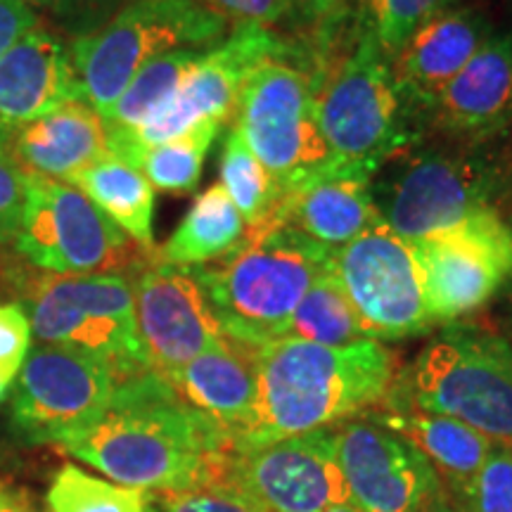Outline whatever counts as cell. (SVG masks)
Listing matches in <instances>:
<instances>
[{
    "label": "cell",
    "mask_w": 512,
    "mask_h": 512,
    "mask_svg": "<svg viewBox=\"0 0 512 512\" xmlns=\"http://www.w3.org/2000/svg\"><path fill=\"white\" fill-rule=\"evenodd\" d=\"M292 46L266 27H233L200 57L162 112L124 138H110V152L136 164L145 147L166 143L202 124L226 126L238 107L242 86L261 62L290 53Z\"/></svg>",
    "instance_id": "obj_11"
},
{
    "label": "cell",
    "mask_w": 512,
    "mask_h": 512,
    "mask_svg": "<svg viewBox=\"0 0 512 512\" xmlns=\"http://www.w3.org/2000/svg\"><path fill=\"white\" fill-rule=\"evenodd\" d=\"M351 0H292V24L311 31L316 38V55H325L335 46V36L349 12Z\"/></svg>",
    "instance_id": "obj_36"
},
{
    "label": "cell",
    "mask_w": 512,
    "mask_h": 512,
    "mask_svg": "<svg viewBox=\"0 0 512 512\" xmlns=\"http://www.w3.org/2000/svg\"><path fill=\"white\" fill-rule=\"evenodd\" d=\"M5 150L24 174L69 181L110 155V131L105 117L79 98L19 128Z\"/></svg>",
    "instance_id": "obj_22"
},
{
    "label": "cell",
    "mask_w": 512,
    "mask_h": 512,
    "mask_svg": "<svg viewBox=\"0 0 512 512\" xmlns=\"http://www.w3.org/2000/svg\"><path fill=\"white\" fill-rule=\"evenodd\" d=\"M254 512H325L349 503L332 427L228 453L214 477Z\"/></svg>",
    "instance_id": "obj_14"
},
{
    "label": "cell",
    "mask_w": 512,
    "mask_h": 512,
    "mask_svg": "<svg viewBox=\"0 0 512 512\" xmlns=\"http://www.w3.org/2000/svg\"><path fill=\"white\" fill-rule=\"evenodd\" d=\"M325 512H358L354 505H349V503H342V505H332V508H328Z\"/></svg>",
    "instance_id": "obj_46"
},
{
    "label": "cell",
    "mask_w": 512,
    "mask_h": 512,
    "mask_svg": "<svg viewBox=\"0 0 512 512\" xmlns=\"http://www.w3.org/2000/svg\"><path fill=\"white\" fill-rule=\"evenodd\" d=\"M131 283L138 337L155 373H174L226 337L192 268L152 259Z\"/></svg>",
    "instance_id": "obj_17"
},
{
    "label": "cell",
    "mask_w": 512,
    "mask_h": 512,
    "mask_svg": "<svg viewBox=\"0 0 512 512\" xmlns=\"http://www.w3.org/2000/svg\"><path fill=\"white\" fill-rule=\"evenodd\" d=\"M465 422L512 441V342L472 323H448L408 363L380 403Z\"/></svg>",
    "instance_id": "obj_4"
},
{
    "label": "cell",
    "mask_w": 512,
    "mask_h": 512,
    "mask_svg": "<svg viewBox=\"0 0 512 512\" xmlns=\"http://www.w3.org/2000/svg\"><path fill=\"white\" fill-rule=\"evenodd\" d=\"M370 181L368 171L339 164L283 195L278 219L330 249L349 245L380 223Z\"/></svg>",
    "instance_id": "obj_21"
},
{
    "label": "cell",
    "mask_w": 512,
    "mask_h": 512,
    "mask_svg": "<svg viewBox=\"0 0 512 512\" xmlns=\"http://www.w3.org/2000/svg\"><path fill=\"white\" fill-rule=\"evenodd\" d=\"M335 456L358 512H422L444 489L430 460L370 413L332 427Z\"/></svg>",
    "instance_id": "obj_16"
},
{
    "label": "cell",
    "mask_w": 512,
    "mask_h": 512,
    "mask_svg": "<svg viewBox=\"0 0 512 512\" xmlns=\"http://www.w3.org/2000/svg\"><path fill=\"white\" fill-rule=\"evenodd\" d=\"M219 176L221 188L228 192L230 202L238 207L247 228L264 226L275 219L283 192L235 128H230L223 138Z\"/></svg>",
    "instance_id": "obj_29"
},
{
    "label": "cell",
    "mask_w": 512,
    "mask_h": 512,
    "mask_svg": "<svg viewBox=\"0 0 512 512\" xmlns=\"http://www.w3.org/2000/svg\"><path fill=\"white\" fill-rule=\"evenodd\" d=\"M12 377H8L3 373V370H0V401L5 399V396H8V392H10V387H12Z\"/></svg>",
    "instance_id": "obj_44"
},
{
    "label": "cell",
    "mask_w": 512,
    "mask_h": 512,
    "mask_svg": "<svg viewBox=\"0 0 512 512\" xmlns=\"http://www.w3.org/2000/svg\"><path fill=\"white\" fill-rule=\"evenodd\" d=\"M368 413L389 430L411 441L422 456L430 460L444 489L456 501L470 491L496 448L494 439L446 415L415 411V408H382V411Z\"/></svg>",
    "instance_id": "obj_24"
},
{
    "label": "cell",
    "mask_w": 512,
    "mask_h": 512,
    "mask_svg": "<svg viewBox=\"0 0 512 512\" xmlns=\"http://www.w3.org/2000/svg\"><path fill=\"white\" fill-rule=\"evenodd\" d=\"M330 268L368 339L396 342L432 328L411 245L382 221L332 249Z\"/></svg>",
    "instance_id": "obj_15"
},
{
    "label": "cell",
    "mask_w": 512,
    "mask_h": 512,
    "mask_svg": "<svg viewBox=\"0 0 512 512\" xmlns=\"http://www.w3.org/2000/svg\"><path fill=\"white\" fill-rule=\"evenodd\" d=\"M245 230L238 207L230 202L221 183H214L192 202L178 228L152 256L169 266H204L238 247Z\"/></svg>",
    "instance_id": "obj_26"
},
{
    "label": "cell",
    "mask_w": 512,
    "mask_h": 512,
    "mask_svg": "<svg viewBox=\"0 0 512 512\" xmlns=\"http://www.w3.org/2000/svg\"><path fill=\"white\" fill-rule=\"evenodd\" d=\"M147 512H254L249 505L235 496L226 486L207 482L190 486L183 491H169V494L150 496Z\"/></svg>",
    "instance_id": "obj_34"
},
{
    "label": "cell",
    "mask_w": 512,
    "mask_h": 512,
    "mask_svg": "<svg viewBox=\"0 0 512 512\" xmlns=\"http://www.w3.org/2000/svg\"><path fill=\"white\" fill-rule=\"evenodd\" d=\"M22 306L41 344L98 358L119 382L150 370L126 273H43L24 280Z\"/></svg>",
    "instance_id": "obj_9"
},
{
    "label": "cell",
    "mask_w": 512,
    "mask_h": 512,
    "mask_svg": "<svg viewBox=\"0 0 512 512\" xmlns=\"http://www.w3.org/2000/svg\"><path fill=\"white\" fill-rule=\"evenodd\" d=\"M46 503L50 512H147L150 494L107 482L67 463L50 482Z\"/></svg>",
    "instance_id": "obj_31"
},
{
    "label": "cell",
    "mask_w": 512,
    "mask_h": 512,
    "mask_svg": "<svg viewBox=\"0 0 512 512\" xmlns=\"http://www.w3.org/2000/svg\"><path fill=\"white\" fill-rule=\"evenodd\" d=\"M0 512H36V508L29 503L27 496L0 482Z\"/></svg>",
    "instance_id": "obj_41"
},
{
    "label": "cell",
    "mask_w": 512,
    "mask_h": 512,
    "mask_svg": "<svg viewBox=\"0 0 512 512\" xmlns=\"http://www.w3.org/2000/svg\"><path fill=\"white\" fill-rule=\"evenodd\" d=\"M313 72L320 133L342 164L375 176L389 157L418 140L392 60L373 36L354 31L347 53L320 57Z\"/></svg>",
    "instance_id": "obj_6"
},
{
    "label": "cell",
    "mask_w": 512,
    "mask_h": 512,
    "mask_svg": "<svg viewBox=\"0 0 512 512\" xmlns=\"http://www.w3.org/2000/svg\"><path fill=\"white\" fill-rule=\"evenodd\" d=\"M38 24H41V17L24 0H0V57Z\"/></svg>",
    "instance_id": "obj_40"
},
{
    "label": "cell",
    "mask_w": 512,
    "mask_h": 512,
    "mask_svg": "<svg viewBox=\"0 0 512 512\" xmlns=\"http://www.w3.org/2000/svg\"><path fill=\"white\" fill-rule=\"evenodd\" d=\"M79 98L69 46L38 24L0 57V145L22 126Z\"/></svg>",
    "instance_id": "obj_20"
},
{
    "label": "cell",
    "mask_w": 512,
    "mask_h": 512,
    "mask_svg": "<svg viewBox=\"0 0 512 512\" xmlns=\"http://www.w3.org/2000/svg\"><path fill=\"white\" fill-rule=\"evenodd\" d=\"M228 31L221 17L195 0H133L67 46L81 98L107 117L145 64L176 50L209 48Z\"/></svg>",
    "instance_id": "obj_7"
},
{
    "label": "cell",
    "mask_w": 512,
    "mask_h": 512,
    "mask_svg": "<svg viewBox=\"0 0 512 512\" xmlns=\"http://www.w3.org/2000/svg\"><path fill=\"white\" fill-rule=\"evenodd\" d=\"M176 394L219 425L230 444L245 430L256 403V349L223 337L174 373L162 375Z\"/></svg>",
    "instance_id": "obj_23"
},
{
    "label": "cell",
    "mask_w": 512,
    "mask_h": 512,
    "mask_svg": "<svg viewBox=\"0 0 512 512\" xmlns=\"http://www.w3.org/2000/svg\"><path fill=\"white\" fill-rule=\"evenodd\" d=\"M299 60L302 50L292 48L261 62L242 86L233 114V128L283 195L342 164L320 133L313 64Z\"/></svg>",
    "instance_id": "obj_8"
},
{
    "label": "cell",
    "mask_w": 512,
    "mask_h": 512,
    "mask_svg": "<svg viewBox=\"0 0 512 512\" xmlns=\"http://www.w3.org/2000/svg\"><path fill=\"white\" fill-rule=\"evenodd\" d=\"M494 24L477 5L453 0L413 31L392 60L394 79L415 124L446 83L494 36Z\"/></svg>",
    "instance_id": "obj_18"
},
{
    "label": "cell",
    "mask_w": 512,
    "mask_h": 512,
    "mask_svg": "<svg viewBox=\"0 0 512 512\" xmlns=\"http://www.w3.org/2000/svg\"><path fill=\"white\" fill-rule=\"evenodd\" d=\"M510 233H512V226H510ZM503 287H508V306H510V323H512V268H510V275H508V280H505Z\"/></svg>",
    "instance_id": "obj_45"
},
{
    "label": "cell",
    "mask_w": 512,
    "mask_h": 512,
    "mask_svg": "<svg viewBox=\"0 0 512 512\" xmlns=\"http://www.w3.org/2000/svg\"><path fill=\"white\" fill-rule=\"evenodd\" d=\"M510 446H512V441H510Z\"/></svg>",
    "instance_id": "obj_47"
},
{
    "label": "cell",
    "mask_w": 512,
    "mask_h": 512,
    "mask_svg": "<svg viewBox=\"0 0 512 512\" xmlns=\"http://www.w3.org/2000/svg\"><path fill=\"white\" fill-rule=\"evenodd\" d=\"M482 145L413 140L389 157L370 181L380 221L401 240L418 242L494 209L501 171Z\"/></svg>",
    "instance_id": "obj_5"
},
{
    "label": "cell",
    "mask_w": 512,
    "mask_h": 512,
    "mask_svg": "<svg viewBox=\"0 0 512 512\" xmlns=\"http://www.w3.org/2000/svg\"><path fill=\"white\" fill-rule=\"evenodd\" d=\"M221 128L219 124H202L174 140L145 147L133 166L143 171L152 188L188 195L200 183L204 159Z\"/></svg>",
    "instance_id": "obj_30"
},
{
    "label": "cell",
    "mask_w": 512,
    "mask_h": 512,
    "mask_svg": "<svg viewBox=\"0 0 512 512\" xmlns=\"http://www.w3.org/2000/svg\"><path fill=\"white\" fill-rule=\"evenodd\" d=\"M394 382V356L375 339L325 347L283 337L256 349V403L230 453L328 430L380 406Z\"/></svg>",
    "instance_id": "obj_2"
},
{
    "label": "cell",
    "mask_w": 512,
    "mask_h": 512,
    "mask_svg": "<svg viewBox=\"0 0 512 512\" xmlns=\"http://www.w3.org/2000/svg\"><path fill=\"white\" fill-rule=\"evenodd\" d=\"M332 249L275 216L247 228L240 245L204 266H192L207 292L223 335L261 349L283 339L292 313L318 275L330 266Z\"/></svg>",
    "instance_id": "obj_3"
},
{
    "label": "cell",
    "mask_w": 512,
    "mask_h": 512,
    "mask_svg": "<svg viewBox=\"0 0 512 512\" xmlns=\"http://www.w3.org/2000/svg\"><path fill=\"white\" fill-rule=\"evenodd\" d=\"M285 337L325 344V347H344V344L368 339L354 304L349 302L347 292L342 290L330 266L318 275L316 283L309 287V292L294 309Z\"/></svg>",
    "instance_id": "obj_28"
},
{
    "label": "cell",
    "mask_w": 512,
    "mask_h": 512,
    "mask_svg": "<svg viewBox=\"0 0 512 512\" xmlns=\"http://www.w3.org/2000/svg\"><path fill=\"white\" fill-rule=\"evenodd\" d=\"M418 266L422 299L432 325L456 323L501 292L512 268V233L496 209L408 242Z\"/></svg>",
    "instance_id": "obj_12"
},
{
    "label": "cell",
    "mask_w": 512,
    "mask_h": 512,
    "mask_svg": "<svg viewBox=\"0 0 512 512\" xmlns=\"http://www.w3.org/2000/svg\"><path fill=\"white\" fill-rule=\"evenodd\" d=\"M24 3H27L29 8H34V10L50 12V15H53L55 8H57V0H24Z\"/></svg>",
    "instance_id": "obj_43"
},
{
    "label": "cell",
    "mask_w": 512,
    "mask_h": 512,
    "mask_svg": "<svg viewBox=\"0 0 512 512\" xmlns=\"http://www.w3.org/2000/svg\"><path fill=\"white\" fill-rule=\"evenodd\" d=\"M67 183L98 204L136 245L155 254V188L143 171L110 152Z\"/></svg>",
    "instance_id": "obj_25"
},
{
    "label": "cell",
    "mask_w": 512,
    "mask_h": 512,
    "mask_svg": "<svg viewBox=\"0 0 512 512\" xmlns=\"http://www.w3.org/2000/svg\"><path fill=\"white\" fill-rule=\"evenodd\" d=\"M422 512H467V510L456 501V498L448 494L446 489H441L439 494L425 505V510Z\"/></svg>",
    "instance_id": "obj_42"
},
{
    "label": "cell",
    "mask_w": 512,
    "mask_h": 512,
    "mask_svg": "<svg viewBox=\"0 0 512 512\" xmlns=\"http://www.w3.org/2000/svg\"><path fill=\"white\" fill-rule=\"evenodd\" d=\"M12 432L24 444H60L79 437L110 406L117 375L98 358L53 344L29 351L15 377Z\"/></svg>",
    "instance_id": "obj_13"
},
{
    "label": "cell",
    "mask_w": 512,
    "mask_h": 512,
    "mask_svg": "<svg viewBox=\"0 0 512 512\" xmlns=\"http://www.w3.org/2000/svg\"><path fill=\"white\" fill-rule=\"evenodd\" d=\"M27 176L12 162L3 145H0V247L15 240L19 219L24 211V197H27Z\"/></svg>",
    "instance_id": "obj_38"
},
{
    "label": "cell",
    "mask_w": 512,
    "mask_h": 512,
    "mask_svg": "<svg viewBox=\"0 0 512 512\" xmlns=\"http://www.w3.org/2000/svg\"><path fill=\"white\" fill-rule=\"evenodd\" d=\"M204 10L214 12L228 27L273 29L280 22H292V0H195Z\"/></svg>",
    "instance_id": "obj_35"
},
{
    "label": "cell",
    "mask_w": 512,
    "mask_h": 512,
    "mask_svg": "<svg viewBox=\"0 0 512 512\" xmlns=\"http://www.w3.org/2000/svg\"><path fill=\"white\" fill-rule=\"evenodd\" d=\"M441 140L489 143L512 126V34H494L425 114Z\"/></svg>",
    "instance_id": "obj_19"
},
{
    "label": "cell",
    "mask_w": 512,
    "mask_h": 512,
    "mask_svg": "<svg viewBox=\"0 0 512 512\" xmlns=\"http://www.w3.org/2000/svg\"><path fill=\"white\" fill-rule=\"evenodd\" d=\"M453 0H354V31L375 38L389 60H394L415 29Z\"/></svg>",
    "instance_id": "obj_32"
},
{
    "label": "cell",
    "mask_w": 512,
    "mask_h": 512,
    "mask_svg": "<svg viewBox=\"0 0 512 512\" xmlns=\"http://www.w3.org/2000/svg\"><path fill=\"white\" fill-rule=\"evenodd\" d=\"M31 320L22 304H0V370L15 380L31 351Z\"/></svg>",
    "instance_id": "obj_37"
},
{
    "label": "cell",
    "mask_w": 512,
    "mask_h": 512,
    "mask_svg": "<svg viewBox=\"0 0 512 512\" xmlns=\"http://www.w3.org/2000/svg\"><path fill=\"white\" fill-rule=\"evenodd\" d=\"M62 448L110 482L169 494L214 482L230 439L162 375L145 370L121 380L105 413Z\"/></svg>",
    "instance_id": "obj_1"
},
{
    "label": "cell",
    "mask_w": 512,
    "mask_h": 512,
    "mask_svg": "<svg viewBox=\"0 0 512 512\" xmlns=\"http://www.w3.org/2000/svg\"><path fill=\"white\" fill-rule=\"evenodd\" d=\"M467 512H512V446L496 444L470 491L458 501Z\"/></svg>",
    "instance_id": "obj_33"
},
{
    "label": "cell",
    "mask_w": 512,
    "mask_h": 512,
    "mask_svg": "<svg viewBox=\"0 0 512 512\" xmlns=\"http://www.w3.org/2000/svg\"><path fill=\"white\" fill-rule=\"evenodd\" d=\"M133 0H57L55 22L72 38L93 34Z\"/></svg>",
    "instance_id": "obj_39"
},
{
    "label": "cell",
    "mask_w": 512,
    "mask_h": 512,
    "mask_svg": "<svg viewBox=\"0 0 512 512\" xmlns=\"http://www.w3.org/2000/svg\"><path fill=\"white\" fill-rule=\"evenodd\" d=\"M27 176V197L15 233V252L31 268L55 275L126 273L145 266L150 252L88 200L76 185Z\"/></svg>",
    "instance_id": "obj_10"
},
{
    "label": "cell",
    "mask_w": 512,
    "mask_h": 512,
    "mask_svg": "<svg viewBox=\"0 0 512 512\" xmlns=\"http://www.w3.org/2000/svg\"><path fill=\"white\" fill-rule=\"evenodd\" d=\"M202 50L204 48L176 50V53L157 57L155 62L145 64L128 83L126 91L121 93L112 112L105 117L110 138L131 136L155 114L162 112L181 88L185 74L190 72Z\"/></svg>",
    "instance_id": "obj_27"
}]
</instances>
